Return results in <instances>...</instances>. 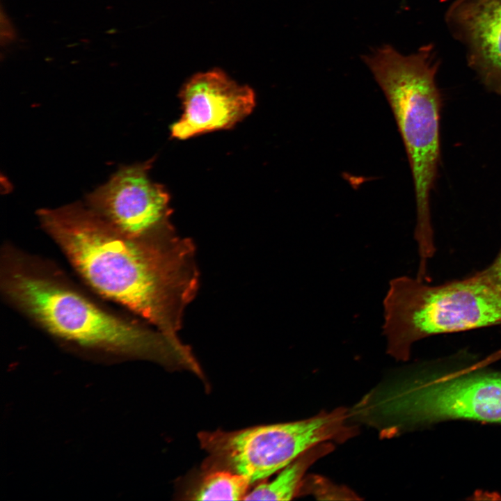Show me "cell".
I'll return each mask as SVG.
<instances>
[{"label":"cell","instance_id":"cell-3","mask_svg":"<svg viewBox=\"0 0 501 501\" xmlns=\"http://www.w3.org/2000/svg\"><path fill=\"white\" fill-rule=\"evenodd\" d=\"M392 109L408 158L416 202L414 237L418 250L435 249L430 193L440 157L441 95L436 84L440 62L434 46L408 56L386 45L362 57Z\"/></svg>","mask_w":501,"mask_h":501},{"label":"cell","instance_id":"cell-7","mask_svg":"<svg viewBox=\"0 0 501 501\" xmlns=\"http://www.w3.org/2000/svg\"><path fill=\"white\" fill-rule=\"evenodd\" d=\"M152 160L122 166L86 196L88 207L122 233L134 238L174 230L169 196L148 176Z\"/></svg>","mask_w":501,"mask_h":501},{"label":"cell","instance_id":"cell-5","mask_svg":"<svg viewBox=\"0 0 501 501\" xmlns=\"http://www.w3.org/2000/svg\"><path fill=\"white\" fill-rule=\"evenodd\" d=\"M358 409L363 419L379 418L396 430L459 418L501 423V374L406 380L367 395Z\"/></svg>","mask_w":501,"mask_h":501},{"label":"cell","instance_id":"cell-2","mask_svg":"<svg viewBox=\"0 0 501 501\" xmlns=\"http://www.w3.org/2000/svg\"><path fill=\"white\" fill-rule=\"evenodd\" d=\"M3 276L6 294L45 331L78 345L184 368L191 350L170 337L115 316L33 266L15 260Z\"/></svg>","mask_w":501,"mask_h":501},{"label":"cell","instance_id":"cell-4","mask_svg":"<svg viewBox=\"0 0 501 501\" xmlns=\"http://www.w3.org/2000/svg\"><path fill=\"white\" fill-rule=\"evenodd\" d=\"M501 324V290L484 271L429 285L418 278L390 281L383 299L387 352L408 359L412 344L431 335Z\"/></svg>","mask_w":501,"mask_h":501},{"label":"cell","instance_id":"cell-12","mask_svg":"<svg viewBox=\"0 0 501 501\" xmlns=\"http://www.w3.org/2000/svg\"><path fill=\"white\" fill-rule=\"evenodd\" d=\"M483 271L501 290V248L493 262Z\"/></svg>","mask_w":501,"mask_h":501},{"label":"cell","instance_id":"cell-8","mask_svg":"<svg viewBox=\"0 0 501 501\" xmlns=\"http://www.w3.org/2000/svg\"><path fill=\"white\" fill-rule=\"evenodd\" d=\"M183 114L170 128L178 139L230 129L248 116L255 105V94L223 72L215 69L196 74L182 88Z\"/></svg>","mask_w":501,"mask_h":501},{"label":"cell","instance_id":"cell-9","mask_svg":"<svg viewBox=\"0 0 501 501\" xmlns=\"http://www.w3.org/2000/svg\"><path fill=\"white\" fill-rule=\"evenodd\" d=\"M445 22L466 47L468 66L488 90L501 95V0H456Z\"/></svg>","mask_w":501,"mask_h":501},{"label":"cell","instance_id":"cell-10","mask_svg":"<svg viewBox=\"0 0 501 501\" xmlns=\"http://www.w3.org/2000/svg\"><path fill=\"white\" fill-rule=\"evenodd\" d=\"M333 450L331 444L320 443L309 449L279 471L270 482H262L248 492L244 500H289L301 488L308 468Z\"/></svg>","mask_w":501,"mask_h":501},{"label":"cell","instance_id":"cell-1","mask_svg":"<svg viewBox=\"0 0 501 501\" xmlns=\"http://www.w3.org/2000/svg\"><path fill=\"white\" fill-rule=\"evenodd\" d=\"M38 217L93 289L178 338L184 312L198 287L190 239L175 230L131 237L79 203L41 209Z\"/></svg>","mask_w":501,"mask_h":501},{"label":"cell","instance_id":"cell-6","mask_svg":"<svg viewBox=\"0 0 501 501\" xmlns=\"http://www.w3.org/2000/svg\"><path fill=\"white\" fill-rule=\"evenodd\" d=\"M347 416L339 408L296 422L200 433V445L209 454L204 468L229 470L250 484L264 480L312 447L350 437Z\"/></svg>","mask_w":501,"mask_h":501},{"label":"cell","instance_id":"cell-11","mask_svg":"<svg viewBox=\"0 0 501 501\" xmlns=\"http://www.w3.org/2000/svg\"><path fill=\"white\" fill-rule=\"evenodd\" d=\"M205 470L200 481L189 493L191 500H244L251 484L248 479L225 470Z\"/></svg>","mask_w":501,"mask_h":501}]
</instances>
